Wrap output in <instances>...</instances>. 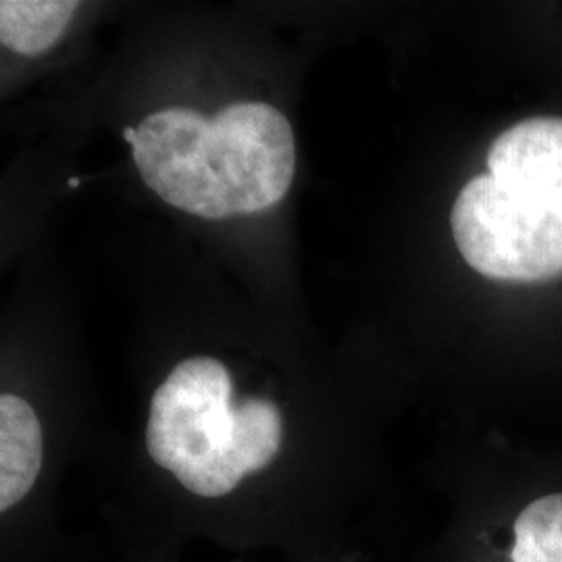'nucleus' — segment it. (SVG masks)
<instances>
[{"instance_id": "2", "label": "nucleus", "mask_w": 562, "mask_h": 562, "mask_svg": "<svg viewBox=\"0 0 562 562\" xmlns=\"http://www.w3.org/2000/svg\"><path fill=\"white\" fill-rule=\"evenodd\" d=\"M462 259L490 280L542 281L562 273V206L492 176L462 188L452 209Z\"/></svg>"}, {"instance_id": "4", "label": "nucleus", "mask_w": 562, "mask_h": 562, "mask_svg": "<svg viewBox=\"0 0 562 562\" xmlns=\"http://www.w3.org/2000/svg\"><path fill=\"white\" fill-rule=\"evenodd\" d=\"M76 11L74 0H2L0 42L20 55H41L59 42Z\"/></svg>"}, {"instance_id": "3", "label": "nucleus", "mask_w": 562, "mask_h": 562, "mask_svg": "<svg viewBox=\"0 0 562 562\" xmlns=\"http://www.w3.org/2000/svg\"><path fill=\"white\" fill-rule=\"evenodd\" d=\"M487 167L504 186L562 206V117L508 127L492 144Z\"/></svg>"}, {"instance_id": "6", "label": "nucleus", "mask_w": 562, "mask_h": 562, "mask_svg": "<svg viewBox=\"0 0 562 562\" xmlns=\"http://www.w3.org/2000/svg\"><path fill=\"white\" fill-rule=\"evenodd\" d=\"M319 562H361L359 561V557L355 554V552H346V554H340V557H331V559H325V561Z\"/></svg>"}, {"instance_id": "1", "label": "nucleus", "mask_w": 562, "mask_h": 562, "mask_svg": "<svg viewBox=\"0 0 562 562\" xmlns=\"http://www.w3.org/2000/svg\"><path fill=\"white\" fill-rule=\"evenodd\" d=\"M123 138L144 183L167 204L204 220L267 211L294 180L292 125L265 102H234L215 117L165 109L125 127Z\"/></svg>"}, {"instance_id": "7", "label": "nucleus", "mask_w": 562, "mask_h": 562, "mask_svg": "<svg viewBox=\"0 0 562 562\" xmlns=\"http://www.w3.org/2000/svg\"><path fill=\"white\" fill-rule=\"evenodd\" d=\"M80 186V178H71L69 180V188H78Z\"/></svg>"}, {"instance_id": "5", "label": "nucleus", "mask_w": 562, "mask_h": 562, "mask_svg": "<svg viewBox=\"0 0 562 562\" xmlns=\"http://www.w3.org/2000/svg\"><path fill=\"white\" fill-rule=\"evenodd\" d=\"M510 562H562V492L536 498L517 515Z\"/></svg>"}]
</instances>
